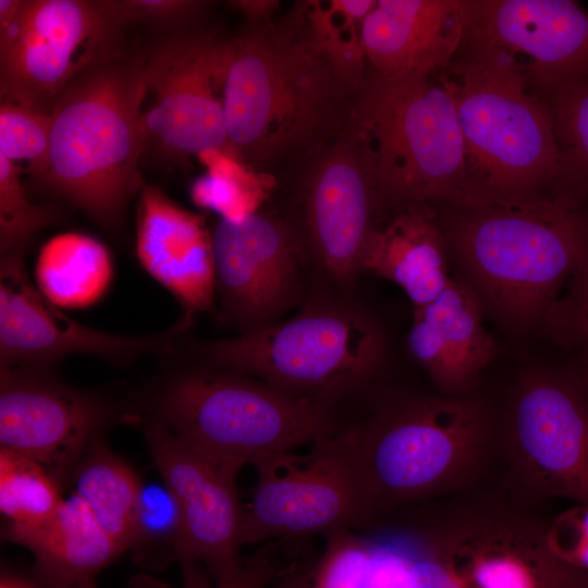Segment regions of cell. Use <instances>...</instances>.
I'll return each mask as SVG.
<instances>
[{
  "label": "cell",
  "instance_id": "6da1fadb",
  "mask_svg": "<svg viewBox=\"0 0 588 588\" xmlns=\"http://www.w3.org/2000/svg\"><path fill=\"white\" fill-rule=\"evenodd\" d=\"M364 415L339 411L324 440L355 488L359 530L498 475L495 411L476 395L397 393Z\"/></svg>",
  "mask_w": 588,
  "mask_h": 588
},
{
  "label": "cell",
  "instance_id": "7a4b0ae2",
  "mask_svg": "<svg viewBox=\"0 0 588 588\" xmlns=\"http://www.w3.org/2000/svg\"><path fill=\"white\" fill-rule=\"evenodd\" d=\"M539 507L497 478L406 509L375 528L411 556L417 588H588L549 548Z\"/></svg>",
  "mask_w": 588,
  "mask_h": 588
},
{
  "label": "cell",
  "instance_id": "3957f363",
  "mask_svg": "<svg viewBox=\"0 0 588 588\" xmlns=\"http://www.w3.org/2000/svg\"><path fill=\"white\" fill-rule=\"evenodd\" d=\"M448 205L449 253L483 308L516 331L543 322L588 248V205L552 196Z\"/></svg>",
  "mask_w": 588,
  "mask_h": 588
},
{
  "label": "cell",
  "instance_id": "277c9868",
  "mask_svg": "<svg viewBox=\"0 0 588 588\" xmlns=\"http://www.w3.org/2000/svg\"><path fill=\"white\" fill-rule=\"evenodd\" d=\"M348 88L305 32L260 27L229 41L224 117L231 155L259 167L315 144Z\"/></svg>",
  "mask_w": 588,
  "mask_h": 588
},
{
  "label": "cell",
  "instance_id": "5b68a950",
  "mask_svg": "<svg viewBox=\"0 0 588 588\" xmlns=\"http://www.w3.org/2000/svg\"><path fill=\"white\" fill-rule=\"evenodd\" d=\"M147 93L145 57L117 54L70 83L50 113L49 164L39 180L107 226L143 186Z\"/></svg>",
  "mask_w": 588,
  "mask_h": 588
},
{
  "label": "cell",
  "instance_id": "8992f818",
  "mask_svg": "<svg viewBox=\"0 0 588 588\" xmlns=\"http://www.w3.org/2000/svg\"><path fill=\"white\" fill-rule=\"evenodd\" d=\"M373 72L363 82L346 138L379 198L400 205L465 197V148L442 74Z\"/></svg>",
  "mask_w": 588,
  "mask_h": 588
},
{
  "label": "cell",
  "instance_id": "52a82bcc",
  "mask_svg": "<svg viewBox=\"0 0 588 588\" xmlns=\"http://www.w3.org/2000/svg\"><path fill=\"white\" fill-rule=\"evenodd\" d=\"M448 70L465 148L463 203L552 196L560 151L544 98L494 54L468 50Z\"/></svg>",
  "mask_w": 588,
  "mask_h": 588
},
{
  "label": "cell",
  "instance_id": "ba28073f",
  "mask_svg": "<svg viewBox=\"0 0 588 588\" xmlns=\"http://www.w3.org/2000/svg\"><path fill=\"white\" fill-rule=\"evenodd\" d=\"M384 352L377 322L342 302H316L290 320L193 346L211 366L335 408L371 390Z\"/></svg>",
  "mask_w": 588,
  "mask_h": 588
},
{
  "label": "cell",
  "instance_id": "9c48e42d",
  "mask_svg": "<svg viewBox=\"0 0 588 588\" xmlns=\"http://www.w3.org/2000/svg\"><path fill=\"white\" fill-rule=\"evenodd\" d=\"M162 424L212 460L237 471L329 434L338 408L230 373L192 372L159 400Z\"/></svg>",
  "mask_w": 588,
  "mask_h": 588
},
{
  "label": "cell",
  "instance_id": "30bf717a",
  "mask_svg": "<svg viewBox=\"0 0 588 588\" xmlns=\"http://www.w3.org/2000/svg\"><path fill=\"white\" fill-rule=\"evenodd\" d=\"M498 422V480L511 498L588 504V396L577 370L528 371Z\"/></svg>",
  "mask_w": 588,
  "mask_h": 588
},
{
  "label": "cell",
  "instance_id": "8fae6325",
  "mask_svg": "<svg viewBox=\"0 0 588 588\" xmlns=\"http://www.w3.org/2000/svg\"><path fill=\"white\" fill-rule=\"evenodd\" d=\"M118 28L100 1L23 0L15 20L0 30L2 101L50 114L70 83L118 54Z\"/></svg>",
  "mask_w": 588,
  "mask_h": 588
},
{
  "label": "cell",
  "instance_id": "7c38bea8",
  "mask_svg": "<svg viewBox=\"0 0 588 588\" xmlns=\"http://www.w3.org/2000/svg\"><path fill=\"white\" fill-rule=\"evenodd\" d=\"M253 465L257 479L243 504L244 546L358 529L354 485L323 437L307 453H275Z\"/></svg>",
  "mask_w": 588,
  "mask_h": 588
},
{
  "label": "cell",
  "instance_id": "4fadbf2b",
  "mask_svg": "<svg viewBox=\"0 0 588 588\" xmlns=\"http://www.w3.org/2000/svg\"><path fill=\"white\" fill-rule=\"evenodd\" d=\"M229 41L177 35L145 56L155 102L143 113L145 138L182 157L220 150L230 156L224 117Z\"/></svg>",
  "mask_w": 588,
  "mask_h": 588
},
{
  "label": "cell",
  "instance_id": "5bb4252c",
  "mask_svg": "<svg viewBox=\"0 0 588 588\" xmlns=\"http://www.w3.org/2000/svg\"><path fill=\"white\" fill-rule=\"evenodd\" d=\"M154 463L175 497L184 524L183 572L205 566L215 583L231 578L243 562V503L238 471L174 434L162 422L146 432Z\"/></svg>",
  "mask_w": 588,
  "mask_h": 588
},
{
  "label": "cell",
  "instance_id": "9a60e30c",
  "mask_svg": "<svg viewBox=\"0 0 588 588\" xmlns=\"http://www.w3.org/2000/svg\"><path fill=\"white\" fill-rule=\"evenodd\" d=\"M461 47L507 60L542 95L588 71V11L571 0H469Z\"/></svg>",
  "mask_w": 588,
  "mask_h": 588
},
{
  "label": "cell",
  "instance_id": "2e32d148",
  "mask_svg": "<svg viewBox=\"0 0 588 588\" xmlns=\"http://www.w3.org/2000/svg\"><path fill=\"white\" fill-rule=\"evenodd\" d=\"M216 286L245 332L275 323L302 293L303 240L280 218L257 211L221 219L211 233Z\"/></svg>",
  "mask_w": 588,
  "mask_h": 588
},
{
  "label": "cell",
  "instance_id": "e0dca14e",
  "mask_svg": "<svg viewBox=\"0 0 588 588\" xmlns=\"http://www.w3.org/2000/svg\"><path fill=\"white\" fill-rule=\"evenodd\" d=\"M24 254L1 256L0 359L1 367L38 366L72 353H90L110 360H126L168 347L185 324L154 336H124L101 332L64 315L32 284Z\"/></svg>",
  "mask_w": 588,
  "mask_h": 588
},
{
  "label": "cell",
  "instance_id": "ac0fdd59",
  "mask_svg": "<svg viewBox=\"0 0 588 588\" xmlns=\"http://www.w3.org/2000/svg\"><path fill=\"white\" fill-rule=\"evenodd\" d=\"M0 380L1 449L37 461L60 480L95 441L102 408L38 371L1 367Z\"/></svg>",
  "mask_w": 588,
  "mask_h": 588
},
{
  "label": "cell",
  "instance_id": "d6986e66",
  "mask_svg": "<svg viewBox=\"0 0 588 588\" xmlns=\"http://www.w3.org/2000/svg\"><path fill=\"white\" fill-rule=\"evenodd\" d=\"M378 199L368 169L346 137L313 163L303 191L307 242L332 279L346 282L362 271Z\"/></svg>",
  "mask_w": 588,
  "mask_h": 588
},
{
  "label": "cell",
  "instance_id": "ffe728a7",
  "mask_svg": "<svg viewBox=\"0 0 588 588\" xmlns=\"http://www.w3.org/2000/svg\"><path fill=\"white\" fill-rule=\"evenodd\" d=\"M483 306L464 281L452 279L431 303L414 308L407 347L439 393L475 394L498 345L482 324Z\"/></svg>",
  "mask_w": 588,
  "mask_h": 588
},
{
  "label": "cell",
  "instance_id": "44dd1931",
  "mask_svg": "<svg viewBox=\"0 0 588 588\" xmlns=\"http://www.w3.org/2000/svg\"><path fill=\"white\" fill-rule=\"evenodd\" d=\"M138 259L192 313L212 308L216 271L204 216L188 211L155 186L144 185L137 209Z\"/></svg>",
  "mask_w": 588,
  "mask_h": 588
},
{
  "label": "cell",
  "instance_id": "7402d4cb",
  "mask_svg": "<svg viewBox=\"0 0 588 588\" xmlns=\"http://www.w3.org/2000/svg\"><path fill=\"white\" fill-rule=\"evenodd\" d=\"M468 0H380L359 38L376 72L433 73L448 69L463 44Z\"/></svg>",
  "mask_w": 588,
  "mask_h": 588
},
{
  "label": "cell",
  "instance_id": "603a6c76",
  "mask_svg": "<svg viewBox=\"0 0 588 588\" xmlns=\"http://www.w3.org/2000/svg\"><path fill=\"white\" fill-rule=\"evenodd\" d=\"M426 205H403L385 225L375 228L362 259V271L401 286L414 308L434 301L452 281L442 228Z\"/></svg>",
  "mask_w": 588,
  "mask_h": 588
},
{
  "label": "cell",
  "instance_id": "cb8c5ba5",
  "mask_svg": "<svg viewBox=\"0 0 588 588\" xmlns=\"http://www.w3.org/2000/svg\"><path fill=\"white\" fill-rule=\"evenodd\" d=\"M5 534L34 553L38 584L94 580L123 552L75 493L63 499L47 520L32 527L7 528Z\"/></svg>",
  "mask_w": 588,
  "mask_h": 588
},
{
  "label": "cell",
  "instance_id": "d4e9b609",
  "mask_svg": "<svg viewBox=\"0 0 588 588\" xmlns=\"http://www.w3.org/2000/svg\"><path fill=\"white\" fill-rule=\"evenodd\" d=\"M35 272L38 287L51 303L81 308L106 292L112 265L108 250L97 240L65 233L42 246Z\"/></svg>",
  "mask_w": 588,
  "mask_h": 588
},
{
  "label": "cell",
  "instance_id": "484cf974",
  "mask_svg": "<svg viewBox=\"0 0 588 588\" xmlns=\"http://www.w3.org/2000/svg\"><path fill=\"white\" fill-rule=\"evenodd\" d=\"M140 489L134 470L98 440L75 474L74 493L123 552L133 546Z\"/></svg>",
  "mask_w": 588,
  "mask_h": 588
},
{
  "label": "cell",
  "instance_id": "4316f807",
  "mask_svg": "<svg viewBox=\"0 0 588 588\" xmlns=\"http://www.w3.org/2000/svg\"><path fill=\"white\" fill-rule=\"evenodd\" d=\"M541 96L551 112L560 151L552 197L588 205V71L573 75Z\"/></svg>",
  "mask_w": 588,
  "mask_h": 588
},
{
  "label": "cell",
  "instance_id": "83f0119b",
  "mask_svg": "<svg viewBox=\"0 0 588 588\" xmlns=\"http://www.w3.org/2000/svg\"><path fill=\"white\" fill-rule=\"evenodd\" d=\"M59 481L37 461L1 449L0 511L8 528L32 527L50 518L63 500Z\"/></svg>",
  "mask_w": 588,
  "mask_h": 588
},
{
  "label": "cell",
  "instance_id": "f1b7e54d",
  "mask_svg": "<svg viewBox=\"0 0 588 588\" xmlns=\"http://www.w3.org/2000/svg\"><path fill=\"white\" fill-rule=\"evenodd\" d=\"M373 0H334L311 4L307 12L306 35L332 61L351 88L364 82L365 54L359 30L373 9Z\"/></svg>",
  "mask_w": 588,
  "mask_h": 588
},
{
  "label": "cell",
  "instance_id": "f546056e",
  "mask_svg": "<svg viewBox=\"0 0 588 588\" xmlns=\"http://www.w3.org/2000/svg\"><path fill=\"white\" fill-rule=\"evenodd\" d=\"M208 171L192 186V198L221 219L240 221L259 211L265 193L258 176L233 156L215 150L198 157Z\"/></svg>",
  "mask_w": 588,
  "mask_h": 588
},
{
  "label": "cell",
  "instance_id": "4dcf8cb0",
  "mask_svg": "<svg viewBox=\"0 0 588 588\" xmlns=\"http://www.w3.org/2000/svg\"><path fill=\"white\" fill-rule=\"evenodd\" d=\"M184 540L180 505L167 485H142L132 549L161 564L166 559L180 560Z\"/></svg>",
  "mask_w": 588,
  "mask_h": 588
},
{
  "label": "cell",
  "instance_id": "1f68e13d",
  "mask_svg": "<svg viewBox=\"0 0 588 588\" xmlns=\"http://www.w3.org/2000/svg\"><path fill=\"white\" fill-rule=\"evenodd\" d=\"M51 115L11 101L0 107V155L16 163L27 161L40 179L48 169Z\"/></svg>",
  "mask_w": 588,
  "mask_h": 588
},
{
  "label": "cell",
  "instance_id": "d6a6232c",
  "mask_svg": "<svg viewBox=\"0 0 588 588\" xmlns=\"http://www.w3.org/2000/svg\"><path fill=\"white\" fill-rule=\"evenodd\" d=\"M20 173L17 163L0 155L1 256L24 254L32 235L56 220L54 211L28 200Z\"/></svg>",
  "mask_w": 588,
  "mask_h": 588
},
{
  "label": "cell",
  "instance_id": "836d02e7",
  "mask_svg": "<svg viewBox=\"0 0 588 588\" xmlns=\"http://www.w3.org/2000/svg\"><path fill=\"white\" fill-rule=\"evenodd\" d=\"M324 537V548L310 565L306 588H363L370 555L369 538L348 528Z\"/></svg>",
  "mask_w": 588,
  "mask_h": 588
},
{
  "label": "cell",
  "instance_id": "e575fe53",
  "mask_svg": "<svg viewBox=\"0 0 588 588\" xmlns=\"http://www.w3.org/2000/svg\"><path fill=\"white\" fill-rule=\"evenodd\" d=\"M566 283L543 322L559 343L588 357V248Z\"/></svg>",
  "mask_w": 588,
  "mask_h": 588
},
{
  "label": "cell",
  "instance_id": "d590c367",
  "mask_svg": "<svg viewBox=\"0 0 588 588\" xmlns=\"http://www.w3.org/2000/svg\"><path fill=\"white\" fill-rule=\"evenodd\" d=\"M302 541L274 540L259 544L243 559L231 578L209 584L207 577L185 580V588H273L303 554Z\"/></svg>",
  "mask_w": 588,
  "mask_h": 588
},
{
  "label": "cell",
  "instance_id": "8d00e7d4",
  "mask_svg": "<svg viewBox=\"0 0 588 588\" xmlns=\"http://www.w3.org/2000/svg\"><path fill=\"white\" fill-rule=\"evenodd\" d=\"M204 4L200 1L186 0L100 1L105 13L119 27L131 23H144L161 28L180 27L189 22Z\"/></svg>",
  "mask_w": 588,
  "mask_h": 588
},
{
  "label": "cell",
  "instance_id": "74e56055",
  "mask_svg": "<svg viewBox=\"0 0 588 588\" xmlns=\"http://www.w3.org/2000/svg\"><path fill=\"white\" fill-rule=\"evenodd\" d=\"M370 534V555L363 588H417L408 553L384 535Z\"/></svg>",
  "mask_w": 588,
  "mask_h": 588
},
{
  "label": "cell",
  "instance_id": "f35d334b",
  "mask_svg": "<svg viewBox=\"0 0 588 588\" xmlns=\"http://www.w3.org/2000/svg\"><path fill=\"white\" fill-rule=\"evenodd\" d=\"M547 541L559 559L588 573V504H576L550 518Z\"/></svg>",
  "mask_w": 588,
  "mask_h": 588
},
{
  "label": "cell",
  "instance_id": "ab89813d",
  "mask_svg": "<svg viewBox=\"0 0 588 588\" xmlns=\"http://www.w3.org/2000/svg\"><path fill=\"white\" fill-rule=\"evenodd\" d=\"M314 558L303 554L273 586V588H306L308 572Z\"/></svg>",
  "mask_w": 588,
  "mask_h": 588
},
{
  "label": "cell",
  "instance_id": "60d3db41",
  "mask_svg": "<svg viewBox=\"0 0 588 588\" xmlns=\"http://www.w3.org/2000/svg\"><path fill=\"white\" fill-rule=\"evenodd\" d=\"M23 0H0V30L7 28L17 16Z\"/></svg>",
  "mask_w": 588,
  "mask_h": 588
},
{
  "label": "cell",
  "instance_id": "b9f144b4",
  "mask_svg": "<svg viewBox=\"0 0 588 588\" xmlns=\"http://www.w3.org/2000/svg\"><path fill=\"white\" fill-rule=\"evenodd\" d=\"M237 5L249 16L261 17L275 7L274 1H237Z\"/></svg>",
  "mask_w": 588,
  "mask_h": 588
},
{
  "label": "cell",
  "instance_id": "7bdbcfd3",
  "mask_svg": "<svg viewBox=\"0 0 588 588\" xmlns=\"http://www.w3.org/2000/svg\"><path fill=\"white\" fill-rule=\"evenodd\" d=\"M38 588H96L94 580L74 581L68 584H38Z\"/></svg>",
  "mask_w": 588,
  "mask_h": 588
},
{
  "label": "cell",
  "instance_id": "ee69618b",
  "mask_svg": "<svg viewBox=\"0 0 588 588\" xmlns=\"http://www.w3.org/2000/svg\"><path fill=\"white\" fill-rule=\"evenodd\" d=\"M0 588H38L13 576H2Z\"/></svg>",
  "mask_w": 588,
  "mask_h": 588
},
{
  "label": "cell",
  "instance_id": "f6af8a7d",
  "mask_svg": "<svg viewBox=\"0 0 588 588\" xmlns=\"http://www.w3.org/2000/svg\"><path fill=\"white\" fill-rule=\"evenodd\" d=\"M577 373L580 378L581 384L586 391V394L588 396V365H584L583 367L576 369Z\"/></svg>",
  "mask_w": 588,
  "mask_h": 588
}]
</instances>
